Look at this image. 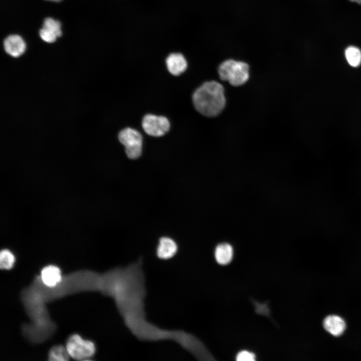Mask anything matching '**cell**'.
<instances>
[{
  "mask_svg": "<svg viewBox=\"0 0 361 361\" xmlns=\"http://www.w3.org/2000/svg\"><path fill=\"white\" fill-rule=\"evenodd\" d=\"M177 245L171 238L167 237H161L157 247L156 254L161 259H168L172 257L176 253Z\"/></svg>",
  "mask_w": 361,
  "mask_h": 361,
  "instance_id": "obj_9",
  "label": "cell"
},
{
  "mask_svg": "<svg viewBox=\"0 0 361 361\" xmlns=\"http://www.w3.org/2000/svg\"><path fill=\"white\" fill-rule=\"evenodd\" d=\"M324 328L332 335L339 336L345 328V323L342 318L336 315L327 316L323 321Z\"/></svg>",
  "mask_w": 361,
  "mask_h": 361,
  "instance_id": "obj_11",
  "label": "cell"
},
{
  "mask_svg": "<svg viewBox=\"0 0 361 361\" xmlns=\"http://www.w3.org/2000/svg\"><path fill=\"white\" fill-rule=\"evenodd\" d=\"M168 71L174 76H178L184 72L187 68V62L180 53H172L166 59Z\"/></svg>",
  "mask_w": 361,
  "mask_h": 361,
  "instance_id": "obj_8",
  "label": "cell"
},
{
  "mask_svg": "<svg viewBox=\"0 0 361 361\" xmlns=\"http://www.w3.org/2000/svg\"><path fill=\"white\" fill-rule=\"evenodd\" d=\"M220 78L228 81L233 86L244 84L249 78V66L241 61L228 59L221 63L218 67Z\"/></svg>",
  "mask_w": 361,
  "mask_h": 361,
  "instance_id": "obj_3",
  "label": "cell"
},
{
  "mask_svg": "<svg viewBox=\"0 0 361 361\" xmlns=\"http://www.w3.org/2000/svg\"><path fill=\"white\" fill-rule=\"evenodd\" d=\"M236 360L238 361H254L255 355L250 351L242 350L237 354Z\"/></svg>",
  "mask_w": 361,
  "mask_h": 361,
  "instance_id": "obj_17",
  "label": "cell"
},
{
  "mask_svg": "<svg viewBox=\"0 0 361 361\" xmlns=\"http://www.w3.org/2000/svg\"><path fill=\"white\" fill-rule=\"evenodd\" d=\"M13 253L7 249H3L0 253V267L3 269H11L15 262Z\"/></svg>",
  "mask_w": 361,
  "mask_h": 361,
  "instance_id": "obj_16",
  "label": "cell"
},
{
  "mask_svg": "<svg viewBox=\"0 0 361 361\" xmlns=\"http://www.w3.org/2000/svg\"><path fill=\"white\" fill-rule=\"evenodd\" d=\"M118 139L125 146L127 156L130 159H136L142 153V136L137 130L126 128L119 133Z\"/></svg>",
  "mask_w": 361,
  "mask_h": 361,
  "instance_id": "obj_4",
  "label": "cell"
},
{
  "mask_svg": "<svg viewBox=\"0 0 361 361\" xmlns=\"http://www.w3.org/2000/svg\"><path fill=\"white\" fill-rule=\"evenodd\" d=\"M142 261L114 269L105 275L104 291L115 299L125 325L137 338L144 341L172 340L184 349L194 342L191 333L181 330L159 328L146 319L144 298L146 295Z\"/></svg>",
  "mask_w": 361,
  "mask_h": 361,
  "instance_id": "obj_1",
  "label": "cell"
},
{
  "mask_svg": "<svg viewBox=\"0 0 361 361\" xmlns=\"http://www.w3.org/2000/svg\"><path fill=\"white\" fill-rule=\"evenodd\" d=\"M47 1H50L55 2H59L61 1L62 0H47Z\"/></svg>",
  "mask_w": 361,
  "mask_h": 361,
  "instance_id": "obj_20",
  "label": "cell"
},
{
  "mask_svg": "<svg viewBox=\"0 0 361 361\" xmlns=\"http://www.w3.org/2000/svg\"><path fill=\"white\" fill-rule=\"evenodd\" d=\"M233 249L231 245L227 243L218 245L215 251V257L217 262L221 265L229 264L232 260Z\"/></svg>",
  "mask_w": 361,
  "mask_h": 361,
  "instance_id": "obj_12",
  "label": "cell"
},
{
  "mask_svg": "<svg viewBox=\"0 0 361 361\" xmlns=\"http://www.w3.org/2000/svg\"><path fill=\"white\" fill-rule=\"evenodd\" d=\"M193 101L196 109L201 114L216 116L226 105L224 87L215 81L205 82L194 92Z\"/></svg>",
  "mask_w": 361,
  "mask_h": 361,
  "instance_id": "obj_2",
  "label": "cell"
},
{
  "mask_svg": "<svg viewBox=\"0 0 361 361\" xmlns=\"http://www.w3.org/2000/svg\"><path fill=\"white\" fill-rule=\"evenodd\" d=\"M4 46L6 52L14 57L20 56L26 50L24 40L17 35H12L7 37L4 40Z\"/></svg>",
  "mask_w": 361,
  "mask_h": 361,
  "instance_id": "obj_7",
  "label": "cell"
},
{
  "mask_svg": "<svg viewBox=\"0 0 361 361\" xmlns=\"http://www.w3.org/2000/svg\"><path fill=\"white\" fill-rule=\"evenodd\" d=\"M42 28L57 37L62 36L61 25L58 20L47 18L44 20Z\"/></svg>",
  "mask_w": 361,
  "mask_h": 361,
  "instance_id": "obj_14",
  "label": "cell"
},
{
  "mask_svg": "<svg viewBox=\"0 0 361 361\" xmlns=\"http://www.w3.org/2000/svg\"><path fill=\"white\" fill-rule=\"evenodd\" d=\"M41 279L45 285L49 287H53L61 280V271L57 266H47L41 271Z\"/></svg>",
  "mask_w": 361,
  "mask_h": 361,
  "instance_id": "obj_10",
  "label": "cell"
},
{
  "mask_svg": "<svg viewBox=\"0 0 361 361\" xmlns=\"http://www.w3.org/2000/svg\"><path fill=\"white\" fill-rule=\"evenodd\" d=\"M345 56L348 63L356 67L361 64V51L354 46H349L345 50Z\"/></svg>",
  "mask_w": 361,
  "mask_h": 361,
  "instance_id": "obj_13",
  "label": "cell"
},
{
  "mask_svg": "<svg viewBox=\"0 0 361 361\" xmlns=\"http://www.w3.org/2000/svg\"><path fill=\"white\" fill-rule=\"evenodd\" d=\"M66 349L69 356L77 360L87 359L95 351V345L92 341L84 340L78 334H73L68 338Z\"/></svg>",
  "mask_w": 361,
  "mask_h": 361,
  "instance_id": "obj_5",
  "label": "cell"
},
{
  "mask_svg": "<svg viewBox=\"0 0 361 361\" xmlns=\"http://www.w3.org/2000/svg\"><path fill=\"white\" fill-rule=\"evenodd\" d=\"M142 127L148 135L159 137L164 135L168 131L170 123L168 119L164 116L148 114L143 117Z\"/></svg>",
  "mask_w": 361,
  "mask_h": 361,
  "instance_id": "obj_6",
  "label": "cell"
},
{
  "mask_svg": "<svg viewBox=\"0 0 361 361\" xmlns=\"http://www.w3.org/2000/svg\"><path fill=\"white\" fill-rule=\"evenodd\" d=\"M69 355L66 348L61 345L55 346L50 351L49 357L50 360H67Z\"/></svg>",
  "mask_w": 361,
  "mask_h": 361,
  "instance_id": "obj_15",
  "label": "cell"
},
{
  "mask_svg": "<svg viewBox=\"0 0 361 361\" xmlns=\"http://www.w3.org/2000/svg\"><path fill=\"white\" fill-rule=\"evenodd\" d=\"M39 34L41 38L44 41L49 43L54 42L58 38L57 36L48 32L43 28H42V29L40 30Z\"/></svg>",
  "mask_w": 361,
  "mask_h": 361,
  "instance_id": "obj_18",
  "label": "cell"
},
{
  "mask_svg": "<svg viewBox=\"0 0 361 361\" xmlns=\"http://www.w3.org/2000/svg\"><path fill=\"white\" fill-rule=\"evenodd\" d=\"M352 2H355L359 4H361V0H349Z\"/></svg>",
  "mask_w": 361,
  "mask_h": 361,
  "instance_id": "obj_19",
  "label": "cell"
}]
</instances>
